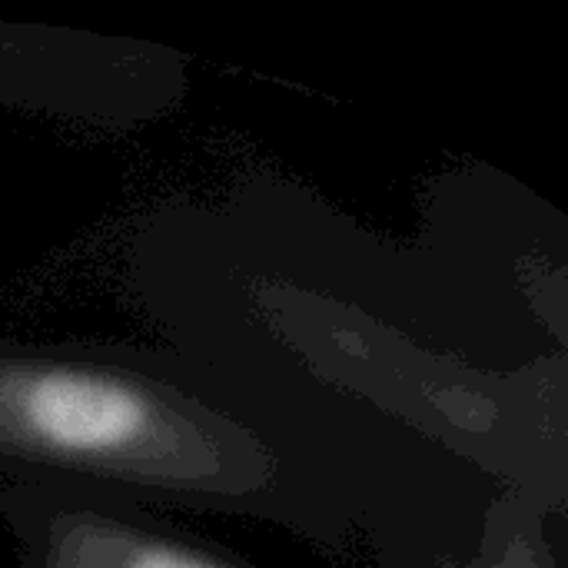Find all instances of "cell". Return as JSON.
Returning a JSON list of instances; mask_svg holds the SVG:
<instances>
[{
	"mask_svg": "<svg viewBox=\"0 0 568 568\" xmlns=\"http://www.w3.org/2000/svg\"><path fill=\"white\" fill-rule=\"evenodd\" d=\"M0 473L133 503L253 509L280 479L243 423L116 359L0 343Z\"/></svg>",
	"mask_w": 568,
	"mask_h": 568,
	"instance_id": "obj_1",
	"label": "cell"
},
{
	"mask_svg": "<svg viewBox=\"0 0 568 568\" xmlns=\"http://www.w3.org/2000/svg\"><path fill=\"white\" fill-rule=\"evenodd\" d=\"M183 90L176 57L126 40L0 23V106L53 110L87 123H136Z\"/></svg>",
	"mask_w": 568,
	"mask_h": 568,
	"instance_id": "obj_2",
	"label": "cell"
},
{
	"mask_svg": "<svg viewBox=\"0 0 568 568\" xmlns=\"http://www.w3.org/2000/svg\"><path fill=\"white\" fill-rule=\"evenodd\" d=\"M20 568H250L153 519L143 503L63 483H17L3 496Z\"/></svg>",
	"mask_w": 568,
	"mask_h": 568,
	"instance_id": "obj_3",
	"label": "cell"
},
{
	"mask_svg": "<svg viewBox=\"0 0 568 568\" xmlns=\"http://www.w3.org/2000/svg\"><path fill=\"white\" fill-rule=\"evenodd\" d=\"M476 568H529V566H523V562H516V559H496V562H486V566H476Z\"/></svg>",
	"mask_w": 568,
	"mask_h": 568,
	"instance_id": "obj_4",
	"label": "cell"
}]
</instances>
